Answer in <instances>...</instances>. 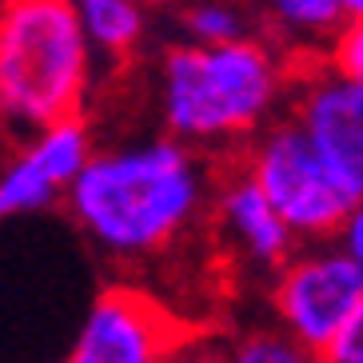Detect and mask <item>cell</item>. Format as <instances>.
<instances>
[{
  "mask_svg": "<svg viewBox=\"0 0 363 363\" xmlns=\"http://www.w3.org/2000/svg\"><path fill=\"white\" fill-rule=\"evenodd\" d=\"M343 21H363V0H340Z\"/></svg>",
  "mask_w": 363,
  "mask_h": 363,
  "instance_id": "cell-17",
  "label": "cell"
},
{
  "mask_svg": "<svg viewBox=\"0 0 363 363\" xmlns=\"http://www.w3.org/2000/svg\"><path fill=\"white\" fill-rule=\"evenodd\" d=\"M0 136H4V128H0Z\"/></svg>",
  "mask_w": 363,
  "mask_h": 363,
  "instance_id": "cell-18",
  "label": "cell"
},
{
  "mask_svg": "<svg viewBox=\"0 0 363 363\" xmlns=\"http://www.w3.org/2000/svg\"><path fill=\"white\" fill-rule=\"evenodd\" d=\"M172 24H176V40L196 44H224L259 28L256 9L247 0H180Z\"/></svg>",
  "mask_w": 363,
  "mask_h": 363,
  "instance_id": "cell-12",
  "label": "cell"
},
{
  "mask_svg": "<svg viewBox=\"0 0 363 363\" xmlns=\"http://www.w3.org/2000/svg\"><path fill=\"white\" fill-rule=\"evenodd\" d=\"M235 160L256 180V188L299 244L331 240L343 212L352 208V196L343 192V184L331 176V168L288 112L267 120L256 136H247Z\"/></svg>",
  "mask_w": 363,
  "mask_h": 363,
  "instance_id": "cell-4",
  "label": "cell"
},
{
  "mask_svg": "<svg viewBox=\"0 0 363 363\" xmlns=\"http://www.w3.org/2000/svg\"><path fill=\"white\" fill-rule=\"evenodd\" d=\"M323 60H328L331 68H340V72L363 80V21H343V28L331 36V44L323 48Z\"/></svg>",
  "mask_w": 363,
  "mask_h": 363,
  "instance_id": "cell-14",
  "label": "cell"
},
{
  "mask_svg": "<svg viewBox=\"0 0 363 363\" xmlns=\"http://www.w3.org/2000/svg\"><path fill=\"white\" fill-rule=\"evenodd\" d=\"M84 28L96 60L124 65L148 44L152 9L148 0H68Z\"/></svg>",
  "mask_w": 363,
  "mask_h": 363,
  "instance_id": "cell-11",
  "label": "cell"
},
{
  "mask_svg": "<svg viewBox=\"0 0 363 363\" xmlns=\"http://www.w3.org/2000/svg\"><path fill=\"white\" fill-rule=\"evenodd\" d=\"M256 21L291 60H315L343 28V9L340 0H259Z\"/></svg>",
  "mask_w": 363,
  "mask_h": 363,
  "instance_id": "cell-10",
  "label": "cell"
},
{
  "mask_svg": "<svg viewBox=\"0 0 363 363\" xmlns=\"http://www.w3.org/2000/svg\"><path fill=\"white\" fill-rule=\"evenodd\" d=\"M96 148L88 116H68L24 132L21 148L0 160V224L12 216H33L65 200L68 184Z\"/></svg>",
  "mask_w": 363,
  "mask_h": 363,
  "instance_id": "cell-8",
  "label": "cell"
},
{
  "mask_svg": "<svg viewBox=\"0 0 363 363\" xmlns=\"http://www.w3.org/2000/svg\"><path fill=\"white\" fill-rule=\"evenodd\" d=\"M232 359L240 363H299V359H308V355L296 347V340H291L284 328H252L244 331L240 340H232Z\"/></svg>",
  "mask_w": 363,
  "mask_h": 363,
  "instance_id": "cell-13",
  "label": "cell"
},
{
  "mask_svg": "<svg viewBox=\"0 0 363 363\" xmlns=\"http://www.w3.org/2000/svg\"><path fill=\"white\" fill-rule=\"evenodd\" d=\"M331 240L363 267V200H352V208L343 212V220H340V228H335Z\"/></svg>",
  "mask_w": 363,
  "mask_h": 363,
  "instance_id": "cell-16",
  "label": "cell"
},
{
  "mask_svg": "<svg viewBox=\"0 0 363 363\" xmlns=\"http://www.w3.org/2000/svg\"><path fill=\"white\" fill-rule=\"evenodd\" d=\"M208 220L216 235L224 240L228 256L244 264L252 276H272L284 259L299 247L291 228L276 216L267 196L256 188V180L240 168L235 156L216 160V180H212V203Z\"/></svg>",
  "mask_w": 363,
  "mask_h": 363,
  "instance_id": "cell-9",
  "label": "cell"
},
{
  "mask_svg": "<svg viewBox=\"0 0 363 363\" xmlns=\"http://www.w3.org/2000/svg\"><path fill=\"white\" fill-rule=\"evenodd\" d=\"M363 296V267L335 240H308L267 276L272 320L308 359H323L328 343Z\"/></svg>",
  "mask_w": 363,
  "mask_h": 363,
  "instance_id": "cell-5",
  "label": "cell"
},
{
  "mask_svg": "<svg viewBox=\"0 0 363 363\" xmlns=\"http://www.w3.org/2000/svg\"><path fill=\"white\" fill-rule=\"evenodd\" d=\"M212 180V156L156 132L96 144L60 203L100 256L132 267L164 259L208 224Z\"/></svg>",
  "mask_w": 363,
  "mask_h": 363,
  "instance_id": "cell-1",
  "label": "cell"
},
{
  "mask_svg": "<svg viewBox=\"0 0 363 363\" xmlns=\"http://www.w3.org/2000/svg\"><path fill=\"white\" fill-rule=\"evenodd\" d=\"M100 60L68 0H0V128L88 116Z\"/></svg>",
  "mask_w": 363,
  "mask_h": 363,
  "instance_id": "cell-3",
  "label": "cell"
},
{
  "mask_svg": "<svg viewBox=\"0 0 363 363\" xmlns=\"http://www.w3.org/2000/svg\"><path fill=\"white\" fill-rule=\"evenodd\" d=\"M296 65L264 33L224 44L172 40L152 80L160 132L212 160L235 156L247 136L288 112Z\"/></svg>",
  "mask_w": 363,
  "mask_h": 363,
  "instance_id": "cell-2",
  "label": "cell"
},
{
  "mask_svg": "<svg viewBox=\"0 0 363 363\" xmlns=\"http://www.w3.org/2000/svg\"><path fill=\"white\" fill-rule=\"evenodd\" d=\"M296 120L331 176L352 200H363V80L331 68L323 56L299 60L288 96Z\"/></svg>",
  "mask_w": 363,
  "mask_h": 363,
  "instance_id": "cell-6",
  "label": "cell"
},
{
  "mask_svg": "<svg viewBox=\"0 0 363 363\" xmlns=\"http://www.w3.org/2000/svg\"><path fill=\"white\" fill-rule=\"evenodd\" d=\"M188 331L148 291L116 284L96 296L76 331L72 363H160L180 355Z\"/></svg>",
  "mask_w": 363,
  "mask_h": 363,
  "instance_id": "cell-7",
  "label": "cell"
},
{
  "mask_svg": "<svg viewBox=\"0 0 363 363\" xmlns=\"http://www.w3.org/2000/svg\"><path fill=\"white\" fill-rule=\"evenodd\" d=\"M323 359L328 363H363V296L352 308V315L343 320V328L335 331V340L328 343Z\"/></svg>",
  "mask_w": 363,
  "mask_h": 363,
  "instance_id": "cell-15",
  "label": "cell"
}]
</instances>
